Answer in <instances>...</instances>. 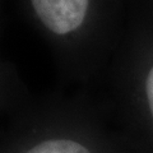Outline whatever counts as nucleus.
Here are the masks:
<instances>
[{
  "instance_id": "nucleus-2",
  "label": "nucleus",
  "mask_w": 153,
  "mask_h": 153,
  "mask_svg": "<svg viewBox=\"0 0 153 153\" xmlns=\"http://www.w3.org/2000/svg\"><path fill=\"white\" fill-rule=\"evenodd\" d=\"M37 18L55 35H66L82 26L89 0H31Z\"/></svg>"
},
{
  "instance_id": "nucleus-3",
  "label": "nucleus",
  "mask_w": 153,
  "mask_h": 153,
  "mask_svg": "<svg viewBox=\"0 0 153 153\" xmlns=\"http://www.w3.org/2000/svg\"><path fill=\"white\" fill-rule=\"evenodd\" d=\"M140 97L144 112V142L140 153H153V65L146 71L140 85Z\"/></svg>"
},
{
  "instance_id": "nucleus-1",
  "label": "nucleus",
  "mask_w": 153,
  "mask_h": 153,
  "mask_svg": "<svg viewBox=\"0 0 153 153\" xmlns=\"http://www.w3.org/2000/svg\"><path fill=\"white\" fill-rule=\"evenodd\" d=\"M1 153H123L101 135L70 125L45 126L14 137Z\"/></svg>"
}]
</instances>
